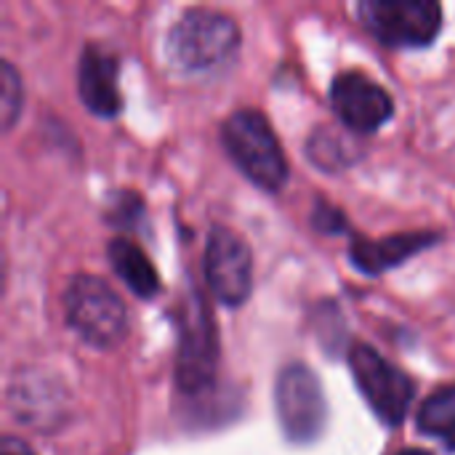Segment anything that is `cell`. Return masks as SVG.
<instances>
[{
	"instance_id": "obj_1",
	"label": "cell",
	"mask_w": 455,
	"mask_h": 455,
	"mask_svg": "<svg viewBox=\"0 0 455 455\" xmlns=\"http://www.w3.org/2000/svg\"><path fill=\"white\" fill-rule=\"evenodd\" d=\"M240 27L213 8L184 11L168 32V56L184 72H213L235 59Z\"/></svg>"
},
{
	"instance_id": "obj_2",
	"label": "cell",
	"mask_w": 455,
	"mask_h": 455,
	"mask_svg": "<svg viewBox=\"0 0 455 455\" xmlns=\"http://www.w3.org/2000/svg\"><path fill=\"white\" fill-rule=\"evenodd\" d=\"M221 141L235 165L264 192H280L288 181L285 152L259 109H237L221 125Z\"/></svg>"
},
{
	"instance_id": "obj_3",
	"label": "cell",
	"mask_w": 455,
	"mask_h": 455,
	"mask_svg": "<svg viewBox=\"0 0 455 455\" xmlns=\"http://www.w3.org/2000/svg\"><path fill=\"white\" fill-rule=\"evenodd\" d=\"M67 325L91 347H117L128 333V312L123 299L99 277L77 275L64 288Z\"/></svg>"
},
{
	"instance_id": "obj_4",
	"label": "cell",
	"mask_w": 455,
	"mask_h": 455,
	"mask_svg": "<svg viewBox=\"0 0 455 455\" xmlns=\"http://www.w3.org/2000/svg\"><path fill=\"white\" fill-rule=\"evenodd\" d=\"M360 19L384 45L424 48L443 29V8L432 0H363Z\"/></svg>"
},
{
	"instance_id": "obj_5",
	"label": "cell",
	"mask_w": 455,
	"mask_h": 455,
	"mask_svg": "<svg viewBox=\"0 0 455 455\" xmlns=\"http://www.w3.org/2000/svg\"><path fill=\"white\" fill-rule=\"evenodd\" d=\"M275 400L280 427L291 443L309 445L323 435L328 421V405L317 376L307 365L293 363L280 371Z\"/></svg>"
},
{
	"instance_id": "obj_6",
	"label": "cell",
	"mask_w": 455,
	"mask_h": 455,
	"mask_svg": "<svg viewBox=\"0 0 455 455\" xmlns=\"http://www.w3.org/2000/svg\"><path fill=\"white\" fill-rule=\"evenodd\" d=\"M349 368L373 413L384 424L400 427L416 395L413 381L368 344H355L349 349Z\"/></svg>"
},
{
	"instance_id": "obj_7",
	"label": "cell",
	"mask_w": 455,
	"mask_h": 455,
	"mask_svg": "<svg viewBox=\"0 0 455 455\" xmlns=\"http://www.w3.org/2000/svg\"><path fill=\"white\" fill-rule=\"evenodd\" d=\"M205 280L211 293L227 304L240 307L251 299L253 291V256L248 243L227 229L213 227L205 243Z\"/></svg>"
},
{
	"instance_id": "obj_8",
	"label": "cell",
	"mask_w": 455,
	"mask_h": 455,
	"mask_svg": "<svg viewBox=\"0 0 455 455\" xmlns=\"http://www.w3.org/2000/svg\"><path fill=\"white\" fill-rule=\"evenodd\" d=\"M331 104L341 125L352 133H376L395 115V101L384 85L365 72H341L331 85Z\"/></svg>"
},
{
	"instance_id": "obj_9",
	"label": "cell",
	"mask_w": 455,
	"mask_h": 455,
	"mask_svg": "<svg viewBox=\"0 0 455 455\" xmlns=\"http://www.w3.org/2000/svg\"><path fill=\"white\" fill-rule=\"evenodd\" d=\"M117 59L101 45H85L77 67L80 101L96 117H115L123 109V93L117 80Z\"/></svg>"
},
{
	"instance_id": "obj_10",
	"label": "cell",
	"mask_w": 455,
	"mask_h": 455,
	"mask_svg": "<svg viewBox=\"0 0 455 455\" xmlns=\"http://www.w3.org/2000/svg\"><path fill=\"white\" fill-rule=\"evenodd\" d=\"M216 373V325L203 307L200 317H189L181 336L176 379L184 392H200L211 384Z\"/></svg>"
},
{
	"instance_id": "obj_11",
	"label": "cell",
	"mask_w": 455,
	"mask_h": 455,
	"mask_svg": "<svg viewBox=\"0 0 455 455\" xmlns=\"http://www.w3.org/2000/svg\"><path fill=\"white\" fill-rule=\"evenodd\" d=\"M429 243H432V237H424V235H397V237H387V240L357 237L349 248V256L357 269H363L368 275H381V272L397 267L400 261L411 259Z\"/></svg>"
},
{
	"instance_id": "obj_12",
	"label": "cell",
	"mask_w": 455,
	"mask_h": 455,
	"mask_svg": "<svg viewBox=\"0 0 455 455\" xmlns=\"http://www.w3.org/2000/svg\"><path fill=\"white\" fill-rule=\"evenodd\" d=\"M109 264L117 272V277L139 296V299H155L160 293V277L155 264L147 259V253L128 237H115L107 248Z\"/></svg>"
},
{
	"instance_id": "obj_13",
	"label": "cell",
	"mask_w": 455,
	"mask_h": 455,
	"mask_svg": "<svg viewBox=\"0 0 455 455\" xmlns=\"http://www.w3.org/2000/svg\"><path fill=\"white\" fill-rule=\"evenodd\" d=\"M309 160L325 171H339L347 168L349 163L357 160V144L352 141V136L347 131H333V128H317L309 139Z\"/></svg>"
},
{
	"instance_id": "obj_14",
	"label": "cell",
	"mask_w": 455,
	"mask_h": 455,
	"mask_svg": "<svg viewBox=\"0 0 455 455\" xmlns=\"http://www.w3.org/2000/svg\"><path fill=\"white\" fill-rule=\"evenodd\" d=\"M416 424L424 435L437 440H455V384L432 392L419 408Z\"/></svg>"
},
{
	"instance_id": "obj_15",
	"label": "cell",
	"mask_w": 455,
	"mask_h": 455,
	"mask_svg": "<svg viewBox=\"0 0 455 455\" xmlns=\"http://www.w3.org/2000/svg\"><path fill=\"white\" fill-rule=\"evenodd\" d=\"M21 101H24L21 77L11 61H3L0 64V120L5 131H11L16 117L21 115Z\"/></svg>"
},
{
	"instance_id": "obj_16",
	"label": "cell",
	"mask_w": 455,
	"mask_h": 455,
	"mask_svg": "<svg viewBox=\"0 0 455 455\" xmlns=\"http://www.w3.org/2000/svg\"><path fill=\"white\" fill-rule=\"evenodd\" d=\"M315 227H317L320 232H328V235L341 232L344 216H341L336 208H331L328 203H317V208H315Z\"/></svg>"
},
{
	"instance_id": "obj_17",
	"label": "cell",
	"mask_w": 455,
	"mask_h": 455,
	"mask_svg": "<svg viewBox=\"0 0 455 455\" xmlns=\"http://www.w3.org/2000/svg\"><path fill=\"white\" fill-rule=\"evenodd\" d=\"M0 455H35V451L24 440H19L13 435H5L3 443H0Z\"/></svg>"
},
{
	"instance_id": "obj_18",
	"label": "cell",
	"mask_w": 455,
	"mask_h": 455,
	"mask_svg": "<svg viewBox=\"0 0 455 455\" xmlns=\"http://www.w3.org/2000/svg\"><path fill=\"white\" fill-rule=\"evenodd\" d=\"M400 455H432V453H427V451H419V448H411V451H403Z\"/></svg>"
}]
</instances>
